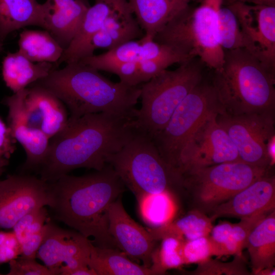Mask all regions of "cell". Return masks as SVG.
<instances>
[{
	"label": "cell",
	"mask_w": 275,
	"mask_h": 275,
	"mask_svg": "<svg viewBox=\"0 0 275 275\" xmlns=\"http://www.w3.org/2000/svg\"><path fill=\"white\" fill-rule=\"evenodd\" d=\"M151 255L150 269L154 275L166 274L167 270L179 269L184 264L181 250L183 240L168 236L161 239Z\"/></svg>",
	"instance_id": "31"
},
{
	"label": "cell",
	"mask_w": 275,
	"mask_h": 275,
	"mask_svg": "<svg viewBox=\"0 0 275 275\" xmlns=\"http://www.w3.org/2000/svg\"><path fill=\"white\" fill-rule=\"evenodd\" d=\"M20 254V244L13 232H10L6 241L0 244V264L9 262Z\"/></svg>",
	"instance_id": "39"
},
{
	"label": "cell",
	"mask_w": 275,
	"mask_h": 275,
	"mask_svg": "<svg viewBox=\"0 0 275 275\" xmlns=\"http://www.w3.org/2000/svg\"><path fill=\"white\" fill-rule=\"evenodd\" d=\"M48 216L47 210L43 206L29 212L17 222L12 229L20 244L43 228Z\"/></svg>",
	"instance_id": "35"
},
{
	"label": "cell",
	"mask_w": 275,
	"mask_h": 275,
	"mask_svg": "<svg viewBox=\"0 0 275 275\" xmlns=\"http://www.w3.org/2000/svg\"><path fill=\"white\" fill-rule=\"evenodd\" d=\"M116 248L93 245L88 266L96 275H154L150 267L129 259Z\"/></svg>",
	"instance_id": "27"
},
{
	"label": "cell",
	"mask_w": 275,
	"mask_h": 275,
	"mask_svg": "<svg viewBox=\"0 0 275 275\" xmlns=\"http://www.w3.org/2000/svg\"><path fill=\"white\" fill-rule=\"evenodd\" d=\"M200 0H127L131 11L145 33L154 38L180 13Z\"/></svg>",
	"instance_id": "23"
},
{
	"label": "cell",
	"mask_w": 275,
	"mask_h": 275,
	"mask_svg": "<svg viewBox=\"0 0 275 275\" xmlns=\"http://www.w3.org/2000/svg\"><path fill=\"white\" fill-rule=\"evenodd\" d=\"M134 115L106 113L70 119L49 142L43 162L37 170L51 183L78 168L102 170L111 156L119 151L138 131Z\"/></svg>",
	"instance_id": "1"
},
{
	"label": "cell",
	"mask_w": 275,
	"mask_h": 275,
	"mask_svg": "<svg viewBox=\"0 0 275 275\" xmlns=\"http://www.w3.org/2000/svg\"><path fill=\"white\" fill-rule=\"evenodd\" d=\"M227 6L238 20L244 49L275 74V6L242 3Z\"/></svg>",
	"instance_id": "12"
},
{
	"label": "cell",
	"mask_w": 275,
	"mask_h": 275,
	"mask_svg": "<svg viewBox=\"0 0 275 275\" xmlns=\"http://www.w3.org/2000/svg\"><path fill=\"white\" fill-rule=\"evenodd\" d=\"M49 183L53 217L89 238L95 246L117 248L108 231V209L124 191L112 167L81 176L65 175Z\"/></svg>",
	"instance_id": "2"
},
{
	"label": "cell",
	"mask_w": 275,
	"mask_h": 275,
	"mask_svg": "<svg viewBox=\"0 0 275 275\" xmlns=\"http://www.w3.org/2000/svg\"><path fill=\"white\" fill-rule=\"evenodd\" d=\"M34 84L58 97L69 110L70 119L98 113L135 115V106L141 94L139 86L113 82L98 70L79 62L54 69Z\"/></svg>",
	"instance_id": "3"
},
{
	"label": "cell",
	"mask_w": 275,
	"mask_h": 275,
	"mask_svg": "<svg viewBox=\"0 0 275 275\" xmlns=\"http://www.w3.org/2000/svg\"><path fill=\"white\" fill-rule=\"evenodd\" d=\"M274 115V113H221L216 119L236 147L240 161L269 169L273 164L268 148L275 139Z\"/></svg>",
	"instance_id": "10"
},
{
	"label": "cell",
	"mask_w": 275,
	"mask_h": 275,
	"mask_svg": "<svg viewBox=\"0 0 275 275\" xmlns=\"http://www.w3.org/2000/svg\"><path fill=\"white\" fill-rule=\"evenodd\" d=\"M268 170L240 161L194 168L180 175L181 188L193 209L209 214Z\"/></svg>",
	"instance_id": "8"
},
{
	"label": "cell",
	"mask_w": 275,
	"mask_h": 275,
	"mask_svg": "<svg viewBox=\"0 0 275 275\" xmlns=\"http://www.w3.org/2000/svg\"><path fill=\"white\" fill-rule=\"evenodd\" d=\"M222 113L212 82L204 81L203 77L176 108L166 126L151 139L162 158L177 172L181 153L194 133L210 116Z\"/></svg>",
	"instance_id": "9"
},
{
	"label": "cell",
	"mask_w": 275,
	"mask_h": 275,
	"mask_svg": "<svg viewBox=\"0 0 275 275\" xmlns=\"http://www.w3.org/2000/svg\"><path fill=\"white\" fill-rule=\"evenodd\" d=\"M49 203L48 182L25 174L9 175L0 181V229H12L28 213Z\"/></svg>",
	"instance_id": "14"
},
{
	"label": "cell",
	"mask_w": 275,
	"mask_h": 275,
	"mask_svg": "<svg viewBox=\"0 0 275 275\" xmlns=\"http://www.w3.org/2000/svg\"><path fill=\"white\" fill-rule=\"evenodd\" d=\"M108 231L117 248L127 256L150 267L152 253L157 241L147 229L135 222L125 210L118 198L109 206Z\"/></svg>",
	"instance_id": "16"
},
{
	"label": "cell",
	"mask_w": 275,
	"mask_h": 275,
	"mask_svg": "<svg viewBox=\"0 0 275 275\" xmlns=\"http://www.w3.org/2000/svg\"><path fill=\"white\" fill-rule=\"evenodd\" d=\"M251 264V274L274 267L275 210L269 212L251 232L246 244Z\"/></svg>",
	"instance_id": "25"
},
{
	"label": "cell",
	"mask_w": 275,
	"mask_h": 275,
	"mask_svg": "<svg viewBox=\"0 0 275 275\" xmlns=\"http://www.w3.org/2000/svg\"><path fill=\"white\" fill-rule=\"evenodd\" d=\"M124 0H95L88 9L81 23L68 47L56 63V67L62 63L78 62L93 55L91 42L107 17Z\"/></svg>",
	"instance_id": "21"
},
{
	"label": "cell",
	"mask_w": 275,
	"mask_h": 275,
	"mask_svg": "<svg viewBox=\"0 0 275 275\" xmlns=\"http://www.w3.org/2000/svg\"><path fill=\"white\" fill-rule=\"evenodd\" d=\"M54 69L53 63H35L18 51L9 52L2 62V76L6 86L15 93L45 77Z\"/></svg>",
	"instance_id": "24"
},
{
	"label": "cell",
	"mask_w": 275,
	"mask_h": 275,
	"mask_svg": "<svg viewBox=\"0 0 275 275\" xmlns=\"http://www.w3.org/2000/svg\"><path fill=\"white\" fill-rule=\"evenodd\" d=\"M41 4L37 0H0V37L29 25L40 26Z\"/></svg>",
	"instance_id": "28"
},
{
	"label": "cell",
	"mask_w": 275,
	"mask_h": 275,
	"mask_svg": "<svg viewBox=\"0 0 275 275\" xmlns=\"http://www.w3.org/2000/svg\"><path fill=\"white\" fill-rule=\"evenodd\" d=\"M107 164L136 197L181 190L180 175L162 158L151 138L138 130Z\"/></svg>",
	"instance_id": "7"
},
{
	"label": "cell",
	"mask_w": 275,
	"mask_h": 275,
	"mask_svg": "<svg viewBox=\"0 0 275 275\" xmlns=\"http://www.w3.org/2000/svg\"><path fill=\"white\" fill-rule=\"evenodd\" d=\"M16 142L10 128L0 118V176L5 172L16 150Z\"/></svg>",
	"instance_id": "38"
},
{
	"label": "cell",
	"mask_w": 275,
	"mask_h": 275,
	"mask_svg": "<svg viewBox=\"0 0 275 275\" xmlns=\"http://www.w3.org/2000/svg\"><path fill=\"white\" fill-rule=\"evenodd\" d=\"M234 3L275 6V0H223V5L225 4L227 6Z\"/></svg>",
	"instance_id": "41"
},
{
	"label": "cell",
	"mask_w": 275,
	"mask_h": 275,
	"mask_svg": "<svg viewBox=\"0 0 275 275\" xmlns=\"http://www.w3.org/2000/svg\"><path fill=\"white\" fill-rule=\"evenodd\" d=\"M20 53L33 62L56 63L64 49L47 31L25 30L18 40Z\"/></svg>",
	"instance_id": "29"
},
{
	"label": "cell",
	"mask_w": 275,
	"mask_h": 275,
	"mask_svg": "<svg viewBox=\"0 0 275 275\" xmlns=\"http://www.w3.org/2000/svg\"><path fill=\"white\" fill-rule=\"evenodd\" d=\"M268 213H260L240 218L233 225L225 245L224 256H243L242 250L246 248L249 237L253 229Z\"/></svg>",
	"instance_id": "33"
},
{
	"label": "cell",
	"mask_w": 275,
	"mask_h": 275,
	"mask_svg": "<svg viewBox=\"0 0 275 275\" xmlns=\"http://www.w3.org/2000/svg\"><path fill=\"white\" fill-rule=\"evenodd\" d=\"M144 35L127 0H124L93 37L91 50L93 52L98 48L111 50L127 41L140 39Z\"/></svg>",
	"instance_id": "22"
},
{
	"label": "cell",
	"mask_w": 275,
	"mask_h": 275,
	"mask_svg": "<svg viewBox=\"0 0 275 275\" xmlns=\"http://www.w3.org/2000/svg\"><path fill=\"white\" fill-rule=\"evenodd\" d=\"M275 178L268 173L214 207L209 216L214 221L223 217L241 218L275 210Z\"/></svg>",
	"instance_id": "18"
},
{
	"label": "cell",
	"mask_w": 275,
	"mask_h": 275,
	"mask_svg": "<svg viewBox=\"0 0 275 275\" xmlns=\"http://www.w3.org/2000/svg\"><path fill=\"white\" fill-rule=\"evenodd\" d=\"M25 105L32 123L49 139L67 125L69 117L64 103L44 87L34 84L28 89Z\"/></svg>",
	"instance_id": "20"
},
{
	"label": "cell",
	"mask_w": 275,
	"mask_h": 275,
	"mask_svg": "<svg viewBox=\"0 0 275 275\" xmlns=\"http://www.w3.org/2000/svg\"><path fill=\"white\" fill-rule=\"evenodd\" d=\"M26 88L3 100L8 108V126L13 136L23 148L26 160L22 167L24 172L38 170L45 157L49 139L30 121L25 105Z\"/></svg>",
	"instance_id": "15"
},
{
	"label": "cell",
	"mask_w": 275,
	"mask_h": 275,
	"mask_svg": "<svg viewBox=\"0 0 275 275\" xmlns=\"http://www.w3.org/2000/svg\"><path fill=\"white\" fill-rule=\"evenodd\" d=\"M214 71L212 84L222 113H274L275 74L246 49L224 50L223 64Z\"/></svg>",
	"instance_id": "4"
},
{
	"label": "cell",
	"mask_w": 275,
	"mask_h": 275,
	"mask_svg": "<svg viewBox=\"0 0 275 275\" xmlns=\"http://www.w3.org/2000/svg\"><path fill=\"white\" fill-rule=\"evenodd\" d=\"M173 18L154 37L190 59L197 58L208 68L217 70L224 63V51L218 38V12L223 0H200Z\"/></svg>",
	"instance_id": "5"
},
{
	"label": "cell",
	"mask_w": 275,
	"mask_h": 275,
	"mask_svg": "<svg viewBox=\"0 0 275 275\" xmlns=\"http://www.w3.org/2000/svg\"><path fill=\"white\" fill-rule=\"evenodd\" d=\"M213 222L207 214L192 209L185 215L166 225L147 230L156 241L168 236L187 241L208 236L213 227Z\"/></svg>",
	"instance_id": "26"
},
{
	"label": "cell",
	"mask_w": 275,
	"mask_h": 275,
	"mask_svg": "<svg viewBox=\"0 0 275 275\" xmlns=\"http://www.w3.org/2000/svg\"><path fill=\"white\" fill-rule=\"evenodd\" d=\"M3 40L0 37V52L3 51L4 49V44H3Z\"/></svg>",
	"instance_id": "43"
},
{
	"label": "cell",
	"mask_w": 275,
	"mask_h": 275,
	"mask_svg": "<svg viewBox=\"0 0 275 275\" xmlns=\"http://www.w3.org/2000/svg\"><path fill=\"white\" fill-rule=\"evenodd\" d=\"M196 268L186 274L190 275H250L243 256L235 255L230 262H223L211 258L197 264Z\"/></svg>",
	"instance_id": "34"
},
{
	"label": "cell",
	"mask_w": 275,
	"mask_h": 275,
	"mask_svg": "<svg viewBox=\"0 0 275 275\" xmlns=\"http://www.w3.org/2000/svg\"><path fill=\"white\" fill-rule=\"evenodd\" d=\"M166 69L141 87V107L136 109V129L152 138L167 125L173 113L203 78V66L197 58Z\"/></svg>",
	"instance_id": "6"
},
{
	"label": "cell",
	"mask_w": 275,
	"mask_h": 275,
	"mask_svg": "<svg viewBox=\"0 0 275 275\" xmlns=\"http://www.w3.org/2000/svg\"><path fill=\"white\" fill-rule=\"evenodd\" d=\"M0 274H1V273H0Z\"/></svg>",
	"instance_id": "44"
},
{
	"label": "cell",
	"mask_w": 275,
	"mask_h": 275,
	"mask_svg": "<svg viewBox=\"0 0 275 275\" xmlns=\"http://www.w3.org/2000/svg\"><path fill=\"white\" fill-rule=\"evenodd\" d=\"M218 114L208 117L184 147L177 168L180 176L194 168L240 161L236 147L217 121Z\"/></svg>",
	"instance_id": "11"
},
{
	"label": "cell",
	"mask_w": 275,
	"mask_h": 275,
	"mask_svg": "<svg viewBox=\"0 0 275 275\" xmlns=\"http://www.w3.org/2000/svg\"><path fill=\"white\" fill-rule=\"evenodd\" d=\"M274 267L271 268H265L261 270L257 275H274L275 274Z\"/></svg>",
	"instance_id": "42"
},
{
	"label": "cell",
	"mask_w": 275,
	"mask_h": 275,
	"mask_svg": "<svg viewBox=\"0 0 275 275\" xmlns=\"http://www.w3.org/2000/svg\"><path fill=\"white\" fill-rule=\"evenodd\" d=\"M167 58L176 59L181 63L191 59L144 34L139 40L127 41L102 54L87 57L79 62L98 71L108 72L113 66L123 63Z\"/></svg>",
	"instance_id": "17"
},
{
	"label": "cell",
	"mask_w": 275,
	"mask_h": 275,
	"mask_svg": "<svg viewBox=\"0 0 275 275\" xmlns=\"http://www.w3.org/2000/svg\"><path fill=\"white\" fill-rule=\"evenodd\" d=\"M9 265L7 275H55L45 265L36 262L35 259L20 256L10 261Z\"/></svg>",
	"instance_id": "37"
},
{
	"label": "cell",
	"mask_w": 275,
	"mask_h": 275,
	"mask_svg": "<svg viewBox=\"0 0 275 275\" xmlns=\"http://www.w3.org/2000/svg\"><path fill=\"white\" fill-rule=\"evenodd\" d=\"M172 193L147 194L136 197L141 216L151 228L158 227L172 221L175 206Z\"/></svg>",
	"instance_id": "30"
},
{
	"label": "cell",
	"mask_w": 275,
	"mask_h": 275,
	"mask_svg": "<svg viewBox=\"0 0 275 275\" xmlns=\"http://www.w3.org/2000/svg\"><path fill=\"white\" fill-rule=\"evenodd\" d=\"M209 236L183 241L181 253L184 265L199 264L215 256Z\"/></svg>",
	"instance_id": "36"
},
{
	"label": "cell",
	"mask_w": 275,
	"mask_h": 275,
	"mask_svg": "<svg viewBox=\"0 0 275 275\" xmlns=\"http://www.w3.org/2000/svg\"><path fill=\"white\" fill-rule=\"evenodd\" d=\"M36 258L54 274L70 275L74 270L88 266L93 243L75 230L63 229L50 222Z\"/></svg>",
	"instance_id": "13"
},
{
	"label": "cell",
	"mask_w": 275,
	"mask_h": 275,
	"mask_svg": "<svg viewBox=\"0 0 275 275\" xmlns=\"http://www.w3.org/2000/svg\"><path fill=\"white\" fill-rule=\"evenodd\" d=\"M218 35L224 50L244 48L243 39L237 17L227 6H222L218 12Z\"/></svg>",
	"instance_id": "32"
},
{
	"label": "cell",
	"mask_w": 275,
	"mask_h": 275,
	"mask_svg": "<svg viewBox=\"0 0 275 275\" xmlns=\"http://www.w3.org/2000/svg\"><path fill=\"white\" fill-rule=\"evenodd\" d=\"M87 1H88V0H87Z\"/></svg>",
	"instance_id": "45"
},
{
	"label": "cell",
	"mask_w": 275,
	"mask_h": 275,
	"mask_svg": "<svg viewBox=\"0 0 275 275\" xmlns=\"http://www.w3.org/2000/svg\"><path fill=\"white\" fill-rule=\"evenodd\" d=\"M45 233V226L38 232L28 237L21 244L20 256L36 259V254L43 241Z\"/></svg>",
	"instance_id": "40"
},
{
	"label": "cell",
	"mask_w": 275,
	"mask_h": 275,
	"mask_svg": "<svg viewBox=\"0 0 275 275\" xmlns=\"http://www.w3.org/2000/svg\"><path fill=\"white\" fill-rule=\"evenodd\" d=\"M90 6L87 0H46L41 4L40 26L48 31L65 49Z\"/></svg>",
	"instance_id": "19"
}]
</instances>
